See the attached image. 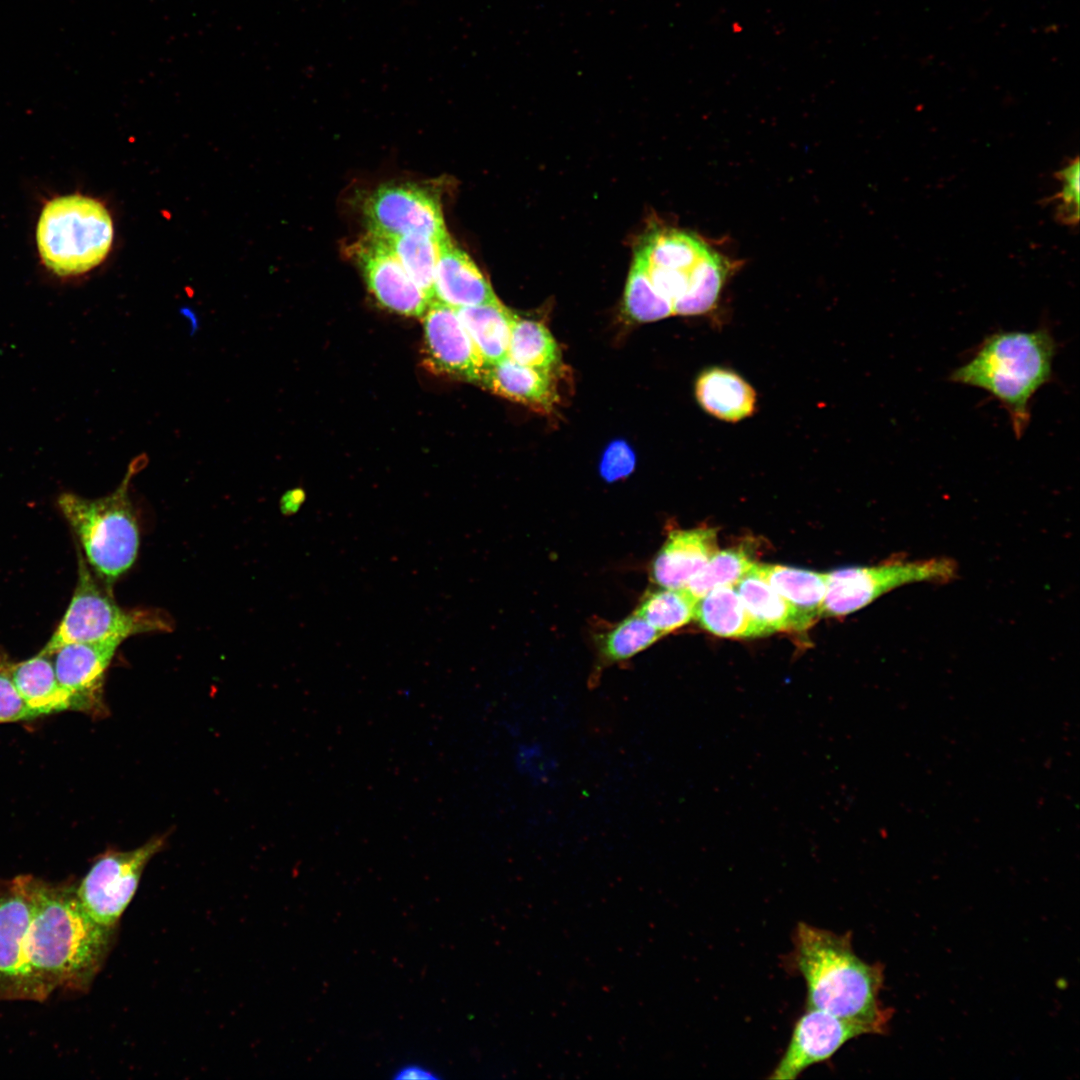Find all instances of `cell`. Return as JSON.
Segmentation results:
<instances>
[{"label":"cell","mask_w":1080,"mask_h":1080,"mask_svg":"<svg viewBox=\"0 0 1080 1080\" xmlns=\"http://www.w3.org/2000/svg\"><path fill=\"white\" fill-rule=\"evenodd\" d=\"M116 929L86 913L74 884L36 878L25 953L39 1001L57 989L87 992L110 953Z\"/></svg>","instance_id":"1"},{"label":"cell","mask_w":1080,"mask_h":1080,"mask_svg":"<svg viewBox=\"0 0 1080 1080\" xmlns=\"http://www.w3.org/2000/svg\"><path fill=\"white\" fill-rule=\"evenodd\" d=\"M786 964L806 984V1008L818 1009L857 1023L869 1034H883L891 1019L879 993L883 967L859 958L851 934L799 922Z\"/></svg>","instance_id":"2"},{"label":"cell","mask_w":1080,"mask_h":1080,"mask_svg":"<svg viewBox=\"0 0 1080 1080\" xmlns=\"http://www.w3.org/2000/svg\"><path fill=\"white\" fill-rule=\"evenodd\" d=\"M1056 341L1047 327L996 331L950 375L954 383L982 389L1007 411L1017 438L1031 418V400L1053 380Z\"/></svg>","instance_id":"3"},{"label":"cell","mask_w":1080,"mask_h":1080,"mask_svg":"<svg viewBox=\"0 0 1080 1080\" xmlns=\"http://www.w3.org/2000/svg\"><path fill=\"white\" fill-rule=\"evenodd\" d=\"M129 469L121 485L110 495L87 499L64 493L58 506L77 535L92 571L110 586L135 562L139 529L132 502Z\"/></svg>","instance_id":"4"},{"label":"cell","mask_w":1080,"mask_h":1080,"mask_svg":"<svg viewBox=\"0 0 1080 1080\" xmlns=\"http://www.w3.org/2000/svg\"><path fill=\"white\" fill-rule=\"evenodd\" d=\"M113 222L104 205L92 198L70 195L50 201L37 226V244L45 265L58 275L87 272L108 255Z\"/></svg>","instance_id":"5"},{"label":"cell","mask_w":1080,"mask_h":1080,"mask_svg":"<svg viewBox=\"0 0 1080 1080\" xmlns=\"http://www.w3.org/2000/svg\"><path fill=\"white\" fill-rule=\"evenodd\" d=\"M166 622L146 611L119 607L98 584L84 556L78 553V580L70 604L42 653L52 655L63 645L127 637L166 629Z\"/></svg>","instance_id":"6"},{"label":"cell","mask_w":1080,"mask_h":1080,"mask_svg":"<svg viewBox=\"0 0 1080 1080\" xmlns=\"http://www.w3.org/2000/svg\"><path fill=\"white\" fill-rule=\"evenodd\" d=\"M958 576L957 563L947 557L909 560L895 557L873 566H855L826 573L822 616H845L882 595L917 583H948Z\"/></svg>","instance_id":"7"},{"label":"cell","mask_w":1080,"mask_h":1080,"mask_svg":"<svg viewBox=\"0 0 1080 1080\" xmlns=\"http://www.w3.org/2000/svg\"><path fill=\"white\" fill-rule=\"evenodd\" d=\"M163 847L157 838L129 851H109L100 856L76 886L86 913L97 923L117 928L133 899L148 862Z\"/></svg>","instance_id":"8"},{"label":"cell","mask_w":1080,"mask_h":1080,"mask_svg":"<svg viewBox=\"0 0 1080 1080\" xmlns=\"http://www.w3.org/2000/svg\"><path fill=\"white\" fill-rule=\"evenodd\" d=\"M36 877L0 879V999L39 1001L25 945L34 910Z\"/></svg>","instance_id":"9"},{"label":"cell","mask_w":1080,"mask_h":1080,"mask_svg":"<svg viewBox=\"0 0 1080 1080\" xmlns=\"http://www.w3.org/2000/svg\"><path fill=\"white\" fill-rule=\"evenodd\" d=\"M367 233L376 237L421 234L442 240L449 234L438 196L411 183L379 186L364 199Z\"/></svg>","instance_id":"10"},{"label":"cell","mask_w":1080,"mask_h":1080,"mask_svg":"<svg viewBox=\"0 0 1080 1080\" xmlns=\"http://www.w3.org/2000/svg\"><path fill=\"white\" fill-rule=\"evenodd\" d=\"M865 1034H869L868 1030L857 1023L806 1008L795 1022L789 1043L769 1079H796L810 1066L829 1060L844 1044Z\"/></svg>","instance_id":"11"},{"label":"cell","mask_w":1080,"mask_h":1080,"mask_svg":"<svg viewBox=\"0 0 1080 1080\" xmlns=\"http://www.w3.org/2000/svg\"><path fill=\"white\" fill-rule=\"evenodd\" d=\"M351 250L380 304L405 316H424L431 301L384 242L367 233Z\"/></svg>","instance_id":"12"},{"label":"cell","mask_w":1080,"mask_h":1080,"mask_svg":"<svg viewBox=\"0 0 1080 1080\" xmlns=\"http://www.w3.org/2000/svg\"><path fill=\"white\" fill-rule=\"evenodd\" d=\"M422 318L431 367L439 373L479 384L484 365L456 310L432 300Z\"/></svg>","instance_id":"13"},{"label":"cell","mask_w":1080,"mask_h":1080,"mask_svg":"<svg viewBox=\"0 0 1080 1080\" xmlns=\"http://www.w3.org/2000/svg\"><path fill=\"white\" fill-rule=\"evenodd\" d=\"M121 639L75 642L58 648L54 655L57 680L70 700V710L94 712L102 706L101 689Z\"/></svg>","instance_id":"14"},{"label":"cell","mask_w":1080,"mask_h":1080,"mask_svg":"<svg viewBox=\"0 0 1080 1080\" xmlns=\"http://www.w3.org/2000/svg\"><path fill=\"white\" fill-rule=\"evenodd\" d=\"M434 300L454 309L498 300L489 281L450 235L439 243Z\"/></svg>","instance_id":"15"},{"label":"cell","mask_w":1080,"mask_h":1080,"mask_svg":"<svg viewBox=\"0 0 1080 1080\" xmlns=\"http://www.w3.org/2000/svg\"><path fill=\"white\" fill-rule=\"evenodd\" d=\"M717 551L714 528L673 531L652 562L651 578L660 587L684 588Z\"/></svg>","instance_id":"16"},{"label":"cell","mask_w":1080,"mask_h":1080,"mask_svg":"<svg viewBox=\"0 0 1080 1080\" xmlns=\"http://www.w3.org/2000/svg\"><path fill=\"white\" fill-rule=\"evenodd\" d=\"M479 384L543 413L552 411L559 399L553 371L522 365L509 357L484 367Z\"/></svg>","instance_id":"17"},{"label":"cell","mask_w":1080,"mask_h":1080,"mask_svg":"<svg viewBox=\"0 0 1080 1080\" xmlns=\"http://www.w3.org/2000/svg\"><path fill=\"white\" fill-rule=\"evenodd\" d=\"M698 404L709 415L727 422H737L751 416L757 403L752 386L736 372L708 368L695 383Z\"/></svg>","instance_id":"18"},{"label":"cell","mask_w":1080,"mask_h":1080,"mask_svg":"<svg viewBox=\"0 0 1080 1080\" xmlns=\"http://www.w3.org/2000/svg\"><path fill=\"white\" fill-rule=\"evenodd\" d=\"M695 620L711 634L726 638H757L772 632L747 610L735 586L710 590L696 606Z\"/></svg>","instance_id":"19"},{"label":"cell","mask_w":1080,"mask_h":1080,"mask_svg":"<svg viewBox=\"0 0 1080 1080\" xmlns=\"http://www.w3.org/2000/svg\"><path fill=\"white\" fill-rule=\"evenodd\" d=\"M51 655L40 652L18 663L8 662V672L33 718L70 710V700L59 684Z\"/></svg>","instance_id":"20"},{"label":"cell","mask_w":1080,"mask_h":1080,"mask_svg":"<svg viewBox=\"0 0 1080 1080\" xmlns=\"http://www.w3.org/2000/svg\"><path fill=\"white\" fill-rule=\"evenodd\" d=\"M468 332L484 367L495 365L508 357L511 324L514 313L499 299L479 305L455 309Z\"/></svg>","instance_id":"21"},{"label":"cell","mask_w":1080,"mask_h":1080,"mask_svg":"<svg viewBox=\"0 0 1080 1080\" xmlns=\"http://www.w3.org/2000/svg\"><path fill=\"white\" fill-rule=\"evenodd\" d=\"M752 570L812 624L822 616L826 573L756 562Z\"/></svg>","instance_id":"22"},{"label":"cell","mask_w":1080,"mask_h":1080,"mask_svg":"<svg viewBox=\"0 0 1080 1080\" xmlns=\"http://www.w3.org/2000/svg\"><path fill=\"white\" fill-rule=\"evenodd\" d=\"M752 616L774 632H803L813 624L751 568L735 585Z\"/></svg>","instance_id":"23"},{"label":"cell","mask_w":1080,"mask_h":1080,"mask_svg":"<svg viewBox=\"0 0 1080 1080\" xmlns=\"http://www.w3.org/2000/svg\"><path fill=\"white\" fill-rule=\"evenodd\" d=\"M712 250L693 233L663 228L648 233L635 252L653 266L691 270Z\"/></svg>","instance_id":"24"},{"label":"cell","mask_w":1080,"mask_h":1080,"mask_svg":"<svg viewBox=\"0 0 1080 1080\" xmlns=\"http://www.w3.org/2000/svg\"><path fill=\"white\" fill-rule=\"evenodd\" d=\"M508 357L522 365L553 371L560 363L561 353L543 323L514 314Z\"/></svg>","instance_id":"25"},{"label":"cell","mask_w":1080,"mask_h":1080,"mask_svg":"<svg viewBox=\"0 0 1080 1080\" xmlns=\"http://www.w3.org/2000/svg\"><path fill=\"white\" fill-rule=\"evenodd\" d=\"M377 238L394 253L427 298L434 300L435 271L441 240L421 234Z\"/></svg>","instance_id":"26"},{"label":"cell","mask_w":1080,"mask_h":1080,"mask_svg":"<svg viewBox=\"0 0 1080 1080\" xmlns=\"http://www.w3.org/2000/svg\"><path fill=\"white\" fill-rule=\"evenodd\" d=\"M729 268L728 260L712 250L696 267L686 293L674 302V314L692 316L710 311L718 301Z\"/></svg>","instance_id":"27"},{"label":"cell","mask_w":1080,"mask_h":1080,"mask_svg":"<svg viewBox=\"0 0 1080 1080\" xmlns=\"http://www.w3.org/2000/svg\"><path fill=\"white\" fill-rule=\"evenodd\" d=\"M699 599L685 588H665L647 593L635 613L665 635L695 619Z\"/></svg>","instance_id":"28"},{"label":"cell","mask_w":1080,"mask_h":1080,"mask_svg":"<svg viewBox=\"0 0 1080 1080\" xmlns=\"http://www.w3.org/2000/svg\"><path fill=\"white\" fill-rule=\"evenodd\" d=\"M624 311L637 322H652L674 314L672 303L655 289L645 259L635 252L624 293Z\"/></svg>","instance_id":"29"},{"label":"cell","mask_w":1080,"mask_h":1080,"mask_svg":"<svg viewBox=\"0 0 1080 1080\" xmlns=\"http://www.w3.org/2000/svg\"><path fill=\"white\" fill-rule=\"evenodd\" d=\"M755 562L741 547L717 551L688 581L687 589L697 599L718 586H735Z\"/></svg>","instance_id":"30"},{"label":"cell","mask_w":1080,"mask_h":1080,"mask_svg":"<svg viewBox=\"0 0 1080 1080\" xmlns=\"http://www.w3.org/2000/svg\"><path fill=\"white\" fill-rule=\"evenodd\" d=\"M663 634L635 612L609 630L600 643L606 663L625 661L655 643Z\"/></svg>","instance_id":"31"},{"label":"cell","mask_w":1080,"mask_h":1080,"mask_svg":"<svg viewBox=\"0 0 1080 1080\" xmlns=\"http://www.w3.org/2000/svg\"><path fill=\"white\" fill-rule=\"evenodd\" d=\"M1079 159L1076 157L1063 167L1057 174L1062 182L1060 193L1056 196L1061 199L1059 216L1066 223H1077L1079 218V191L1080 173Z\"/></svg>","instance_id":"32"},{"label":"cell","mask_w":1080,"mask_h":1080,"mask_svg":"<svg viewBox=\"0 0 1080 1080\" xmlns=\"http://www.w3.org/2000/svg\"><path fill=\"white\" fill-rule=\"evenodd\" d=\"M636 457L624 440H614L605 449L600 461V473L607 481L627 477L635 467Z\"/></svg>","instance_id":"33"},{"label":"cell","mask_w":1080,"mask_h":1080,"mask_svg":"<svg viewBox=\"0 0 1080 1080\" xmlns=\"http://www.w3.org/2000/svg\"><path fill=\"white\" fill-rule=\"evenodd\" d=\"M34 719L14 686L8 662L0 660V723Z\"/></svg>","instance_id":"34"},{"label":"cell","mask_w":1080,"mask_h":1080,"mask_svg":"<svg viewBox=\"0 0 1080 1080\" xmlns=\"http://www.w3.org/2000/svg\"><path fill=\"white\" fill-rule=\"evenodd\" d=\"M393 1079H421V1080H437L439 1075L428 1067H425L417 1063H408L400 1066L395 1070Z\"/></svg>","instance_id":"35"}]
</instances>
